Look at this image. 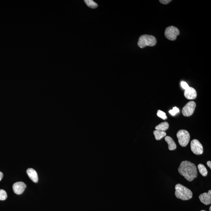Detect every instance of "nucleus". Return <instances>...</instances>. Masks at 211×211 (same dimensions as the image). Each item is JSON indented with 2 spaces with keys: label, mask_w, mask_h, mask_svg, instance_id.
I'll list each match as a JSON object with an SVG mask.
<instances>
[{
  "label": "nucleus",
  "mask_w": 211,
  "mask_h": 211,
  "mask_svg": "<svg viewBox=\"0 0 211 211\" xmlns=\"http://www.w3.org/2000/svg\"><path fill=\"white\" fill-rule=\"evenodd\" d=\"M178 170L180 174L189 181H192L198 176L196 165L189 161L181 162Z\"/></svg>",
  "instance_id": "nucleus-1"
},
{
  "label": "nucleus",
  "mask_w": 211,
  "mask_h": 211,
  "mask_svg": "<svg viewBox=\"0 0 211 211\" xmlns=\"http://www.w3.org/2000/svg\"><path fill=\"white\" fill-rule=\"evenodd\" d=\"M175 194L178 199L185 201L192 198L193 193L192 191L184 186L178 184L175 186Z\"/></svg>",
  "instance_id": "nucleus-2"
},
{
  "label": "nucleus",
  "mask_w": 211,
  "mask_h": 211,
  "mask_svg": "<svg viewBox=\"0 0 211 211\" xmlns=\"http://www.w3.org/2000/svg\"><path fill=\"white\" fill-rule=\"evenodd\" d=\"M157 40L154 36L152 35H144L139 38L138 45L141 48H143L146 46L153 47L157 44Z\"/></svg>",
  "instance_id": "nucleus-3"
},
{
  "label": "nucleus",
  "mask_w": 211,
  "mask_h": 211,
  "mask_svg": "<svg viewBox=\"0 0 211 211\" xmlns=\"http://www.w3.org/2000/svg\"><path fill=\"white\" fill-rule=\"evenodd\" d=\"M178 142L180 145L182 147H186L189 143L190 140V135L187 130L181 129L177 133Z\"/></svg>",
  "instance_id": "nucleus-4"
},
{
  "label": "nucleus",
  "mask_w": 211,
  "mask_h": 211,
  "mask_svg": "<svg viewBox=\"0 0 211 211\" xmlns=\"http://www.w3.org/2000/svg\"><path fill=\"white\" fill-rule=\"evenodd\" d=\"M180 31L175 27H168L165 30V37L169 40L173 41L176 39L177 36L180 35Z\"/></svg>",
  "instance_id": "nucleus-5"
},
{
  "label": "nucleus",
  "mask_w": 211,
  "mask_h": 211,
  "mask_svg": "<svg viewBox=\"0 0 211 211\" xmlns=\"http://www.w3.org/2000/svg\"><path fill=\"white\" fill-rule=\"evenodd\" d=\"M196 105L195 102L190 101L183 108L182 111L183 115L185 117L192 115L194 112Z\"/></svg>",
  "instance_id": "nucleus-6"
},
{
  "label": "nucleus",
  "mask_w": 211,
  "mask_h": 211,
  "mask_svg": "<svg viewBox=\"0 0 211 211\" xmlns=\"http://www.w3.org/2000/svg\"><path fill=\"white\" fill-rule=\"evenodd\" d=\"M191 150L193 153L196 155L202 154L203 152L202 145L196 139L193 140L191 143Z\"/></svg>",
  "instance_id": "nucleus-7"
},
{
  "label": "nucleus",
  "mask_w": 211,
  "mask_h": 211,
  "mask_svg": "<svg viewBox=\"0 0 211 211\" xmlns=\"http://www.w3.org/2000/svg\"><path fill=\"white\" fill-rule=\"evenodd\" d=\"M26 188V185L23 182H17L15 183L13 186L14 192L17 195L23 193Z\"/></svg>",
  "instance_id": "nucleus-8"
},
{
  "label": "nucleus",
  "mask_w": 211,
  "mask_h": 211,
  "mask_svg": "<svg viewBox=\"0 0 211 211\" xmlns=\"http://www.w3.org/2000/svg\"><path fill=\"white\" fill-rule=\"evenodd\" d=\"M200 200L205 205H210L211 203V191L209 190L208 193H204L199 195Z\"/></svg>",
  "instance_id": "nucleus-9"
},
{
  "label": "nucleus",
  "mask_w": 211,
  "mask_h": 211,
  "mask_svg": "<svg viewBox=\"0 0 211 211\" xmlns=\"http://www.w3.org/2000/svg\"><path fill=\"white\" fill-rule=\"evenodd\" d=\"M184 95L188 99H194L196 98L197 94L196 90L192 87H189L184 91Z\"/></svg>",
  "instance_id": "nucleus-10"
},
{
  "label": "nucleus",
  "mask_w": 211,
  "mask_h": 211,
  "mask_svg": "<svg viewBox=\"0 0 211 211\" xmlns=\"http://www.w3.org/2000/svg\"><path fill=\"white\" fill-rule=\"evenodd\" d=\"M27 173L33 182L35 183L38 182V180H39L38 174L34 169L32 168H28L27 170Z\"/></svg>",
  "instance_id": "nucleus-11"
},
{
  "label": "nucleus",
  "mask_w": 211,
  "mask_h": 211,
  "mask_svg": "<svg viewBox=\"0 0 211 211\" xmlns=\"http://www.w3.org/2000/svg\"><path fill=\"white\" fill-rule=\"evenodd\" d=\"M165 141L168 144L169 150H175L176 149V145L174 142L173 139L169 136H166L165 137Z\"/></svg>",
  "instance_id": "nucleus-12"
},
{
  "label": "nucleus",
  "mask_w": 211,
  "mask_h": 211,
  "mask_svg": "<svg viewBox=\"0 0 211 211\" xmlns=\"http://www.w3.org/2000/svg\"><path fill=\"white\" fill-rule=\"evenodd\" d=\"M156 140H160L166 135V132L159 130H155L153 132Z\"/></svg>",
  "instance_id": "nucleus-13"
},
{
  "label": "nucleus",
  "mask_w": 211,
  "mask_h": 211,
  "mask_svg": "<svg viewBox=\"0 0 211 211\" xmlns=\"http://www.w3.org/2000/svg\"><path fill=\"white\" fill-rule=\"evenodd\" d=\"M169 128V124L168 122H162L159 124L157 125L155 127V129L157 130L161 131H165L167 130Z\"/></svg>",
  "instance_id": "nucleus-14"
},
{
  "label": "nucleus",
  "mask_w": 211,
  "mask_h": 211,
  "mask_svg": "<svg viewBox=\"0 0 211 211\" xmlns=\"http://www.w3.org/2000/svg\"><path fill=\"white\" fill-rule=\"evenodd\" d=\"M198 168L200 173L203 176H206L207 175L208 171L206 167L202 164H199L198 165Z\"/></svg>",
  "instance_id": "nucleus-15"
},
{
  "label": "nucleus",
  "mask_w": 211,
  "mask_h": 211,
  "mask_svg": "<svg viewBox=\"0 0 211 211\" xmlns=\"http://www.w3.org/2000/svg\"><path fill=\"white\" fill-rule=\"evenodd\" d=\"M84 2L88 7L92 9H95L98 7V4L94 2L92 0H84Z\"/></svg>",
  "instance_id": "nucleus-16"
},
{
  "label": "nucleus",
  "mask_w": 211,
  "mask_h": 211,
  "mask_svg": "<svg viewBox=\"0 0 211 211\" xmlns=\"http://www.w3.org/2000/svg\"><path fill=\"white\" fill-rule=\"evenodd\" d=\"M7 193L5 190H0V200L4 201L7 198Z\"/></svg>",
  "instance_id": "nucleus-17"
},
{
  "label": "nucleus",
  "mask_w": 211,
  "mask_h": 211,
  "mask_svg": "<svg viewBox=\"0 0 211 211\" xmlns=\"http://www.w3.org/2000/svg\"><path fill=\"white\" fill-rule=\"evenodd\" d=\"M157 115L159 117L161 118L162 119L165 120L167 119V117L165 113L161 110L157 111Z\"/></svg>",
  "instance_id": "nucleus-18"
},
{
  "label": "nucleus",
  "mask_w": 211,
  "mask_h": 211,
  "mask_svg": "<svg viewBox=\"0 0 211 211\" xmlns=\"http://www.w3.org/2000/svg\"><path fill=\"white\" fill-rule=\"evenodd\" d=\"M179 112V109L178 108H177L176 107H174L172 109H171V110H170L169 111V113L171 115H173V116H174L176 114L178 113Z\"/></svg>",
  "instance_id": "nucleus-19"
},
{
  "label": "nucleus",
  "mask_w": 211,
  "mask_h": 211,
  "mask_svg": "<svg viewBox=\"0 0 211 211\" xmlns=\"http://www.w3.org/2000/svg\"><path fill=\"white\" fill-rule=\"evenodd\" d=\"M181 85L183 89L185 90L187 89L189 87L188 84L186 82H185V81H182L181 83Z\"/></svg>",
  "instance_id": "nucleus-20"
},
{
  "label": "nucleus",
  "mask_w": 211,
  "mask_h": 211,
  "mask_svg": "<svg viewBox=\"0 0 211 211\" xmlns=\"http://www.w3.org/2000/svg\"><path fill=\"white\" fill-rule=\"evenodd\" d=\"M171 0H160V2L164 5H167L171 2Z\"/></svg>",
  "instance_id": "nucleus-21"
},
{
  "label": "nucleus",
  "mask_w": 211,
  "mask_h": 211,
  "mask_svg": "<svg viewBox=\"0 0 211 211\" xmlns=\"http://www.w3.org/2000/svg\"><path fill=\"white\" fill-rule=\"evenodd\" d=\"M207 165L209 167V168H211V161H208L207 162Z\"/></svg>",
  "instance_id": "nucleus-22"
},
{
  "label": "nucleus",
  "mask_w": 211,
  "mask_h": 211,
  "mask_svg": "<svg viewBox=\"0 0 211 211\" xmlns=\"http://www.w3.org/2000/svg\"><path fill=\"white\" fill-rule=\"evenodd\" d=\"M3 176V174L2 173L0 172V181L2 179Z\"/></svg>",
  "instance_id": "nucleus-23"
},
{
  "label": "nucleus",
  "mask_w": 211,
  "mask_h": 211,
  "mask_svg": "<svg viewBox=\"0 0 211 211\" xmlns=\"http://www.w3.org/2000/svg\"><path fill=\"white\" fill-rule=\"evenodd\" d=\"M209 211H211V206H210V207H209Z\"/></svg>",
  "instance_id": "nucleus-24"
},
{
  "label": "nucleus",
  "mask_w": 211,
  "mask_h": 211,
  "mask_svg": "<svg viewBox=\"0 0 211 211\" xmlns=\"http://www.w3.org/2000/svg\"><path fill=\"white\" fill-rule=\"evenodd\" d=\"M205 211V210H202V211Z\"/></svg>",
  "instance_id": "nucleus-25"
}]
</instances>
